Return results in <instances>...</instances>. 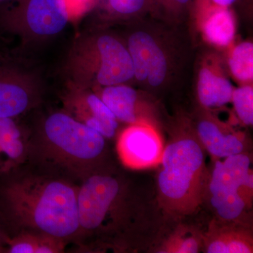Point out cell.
<instances>
[{"label": "cell", "instance_id": "cell-1", "mask_svg": "<svg viewBox=\"0 0 253 253\" xmlns=\"http://www.w3.org/2000/svg\"><path fill=\"white\" fill-rule=\"evenodd\" d=\"M78 209L74 243L90 252L149 253L166 219L155 186L113 163L78 184Z\"/></svg>", "mask_w": 253, "mask_h": 253}, {"label": "cell", "instance_id": "cell-2", "mask_svg": "<svg viewBox=\"0 0 253 253\" xmlns=\"http://www.w3.org/2000/svg\"><path fill=\"white\" fill-rule=\"evenodd\" d=\"M1 174L0 220L8 236L28 233L75 242L79 231L77 183L27 162Z\"/></svg>", "mask_w": 253, "mask_h": 253}, {"label": "cell", "instance_id": "cell-3", "mask_svg": "<svg viewBox=\"0 0 253 253\" xmlns=\"http://www.w3.org/2000/svg\"><path fill=\"white\" fill-rule=\"evenodd\" d=\"M26 162L78 184L113 163L107 139L63 110L45 115L28 134Z\"/></svg>", "mask_w": 253, "mask_h": 253}, {"label": "cell", "instance_id": "cell-4", "mask_svg": "<svg viewBox=\"0 0 253 253\" xmlns=\"http://www.w3.org/2000/svg\"><path fill=\"white\" fill-rule=\"evenodd\" d=\"M158 166L155 191L166 217L178 219L198 213L204 203L209 168L194 128L170 133Z\"/></svg>", "mask_w": 253, "mask_h": 253}, {"label": "cell", "instance_id": "cell-5", "mask_svg": "<svg viewBox=\"0 0 253 253\" xmlns=\"http://www.w3.org/2000/svg\"><path fill=\"white\" fill-rule=\"evenodd\" d=\"M63 69L68 87L78 89L126 84L134 78L127 48L108 34L78 37L68 51Z\"/></svg>", "mask_w": 253, "mask_h": 253}, {"label": "cell", "instance_id": "cell-6", "mask_svg": "<svg viewBox=\"0 0 253 253\" xmlns=\"http://www.w3.org/2000/svg\"><path fill=\"white\" fill-rule=\"evenodd\" d=\"M252 163L251 151L213 161L203 203L212 218L253 224Z\"/></svg>", "mask_w": 253, "mask_h": 253}, {"label": "cell", "instance_id": "cell-7", "mask_svg": "<svg viewBox=\"0 0 253 253\" xmlns=\"http://www.w3.org/2000/svg\"><path fill=\"white\" fill-rule=\"evenodd\" d=\"M71 18L66 0H11L0 8V29L23 42H41L62 33Z\"/></svg>", "mask_w": 253, "mask_h": 253}, {"label": "cell", "instance_id": "cell-8", "mask_svg": "<svg viewBox=\"0 0 253 253\" xmlns=\"http://www.w3.org/2000/svg\"><path fill=\"white\" fill-rule=\"evenodd\" d=\"M41 81L0 54V118H15L41 102Z\"/></svg>", "mask_w": 253, "mask_h": 253}, {"label": "cell", "instance_id": "cell-9", "mask_svg": "<svg viewBox=\"0 0 253 253\" xmlns=\"http://www.w3.org/2000/svg\"><path fill=\"white\" fill-rule=\"evenodd\" d=\"M164 142L154 125H128L118 136L116 150L123 166L131 169L157 167L162 158Z\"/></svg>", "mask_w": 253, "mask_h": 253}, {"label": "cell", "instance_id": "cell-10", "mask_svg": "<svg viewBox=\"0 0 253 253\" xmlns=\"http://www.w3.org/2000/svg\"><path fill=\"white\" fill-rule=\"evenodd\" d=\"M63 104V111L106 139L116 136L119 122L96 92L68 87Z\"/></svg>", "mask_w": 253, "mask_h": 253}, {"label": "cell", "instance_id": "cell-11", "mask_svg": "<svg viewBox=\"0 0 253 253\" xmlns=\"http://www.w3.org/2000/svg\"><path fill=\"white\" fill-rule=\"evenodd\" d=\"M126 48L132 61L134 78L147 81L152 86L161 85L167 75V59L154 38L145 32H136L129 37Z\"/></svg>", "mask_w": 253, "mask_h": 253}, {"label": "cell", "instance_id": "cell-12", "mask_svg": "<svg viewBox=\"0 0 253 253\" xmlns=\"http://www.w3.org/2000/svg\"><path fill=\"white\" fill-rule=\"evenodd\" d=\"M194 129L212 161L250 151V142L244 132L212 117L201 118Z\"/></svg>", "mask_w": 253, "mask_h": 253}, {"label": "cell", "instance_id": "cell-13", "mask_svg": "<svg viewBox=\"0 0 253 253\" xmlns=\"http://www.w3.org/2000/svg\"><path fill=\"white\" fill-rule=\"evenodd\" d=\"M202 253H253V224L211 217L204 229Z\"/></svg>", "mask_w": 253, "mask_h": 253}, {"label": "cell", "instance_id": "cell-14", "mask_svg": "<svg viewBox=\"0 0 253 253\" xmlns=\"http://www.w3.org/2000/svg\"><path fill=\"white\" fill-rule=\"evenodd\" d=\"M191 217L166 218L149 253H202L204 229L190 220Z\"/></svg>", "mask_w": 253, "mask_h": 253}, {"label": "cell", "instance_id": "cell-15", "mask_svg": "<svg viewBox=\"0 0 253 253\" xmlns=\"http://www.w3.org/2000/svg\"><path fill=\"white\" fill-rule=\"evenodd\" d=\"M96 93L118 122L128 125L148 123L156 126L151 106L143 101L137 91L131 86L126 84L104 86Z\"/></svg>", "mask_w": 253, "mask_h": 253}, {"label": "cell", "instance_id": "cell-16", "mask_svg": "<svg viewBox=\"0 0 253 253\" xmlns=\"http://www.w3.org/2000/svg\"><path fill=\"white\" fill-rule=\"evenodd\" d=\"M234 88L229 80L207 67L200 71L198 98L207 109H218L231 102Z\"/></svg>", "mask_w": 253, "mask_h": 253}, {"label": "cell", "instance_id": "cell-17", "mask_svg": "<svg viewBox=\"0 0 253 253\" xmlns=\"http://www.w3.org/2000/svg\"><path fill=\"white\" fill-rule=\"evenodd\" d=\"M0 154L5 158L2 171L27 161L28 136L15 122L14 118H0Z\"/></svg>", "mask_w": 253, "mask_h": 253}, {"label": "cell", "instance_id": "cell-18", "mask_svg": "<svg viewBox=\"0 0 253 253\" xmlns=\"http://www.w3.org/2000/svg\"><path fill=\"white\" fill-rule=\"evenodd\" d=\"M206 39L219 46H229L235 36L234 15L227 7L212 8L203 25Z\"/></svg>", "mask_w": 253, "mask_h": 253}, {"label": "cell", "instance_id": "cell-19", "mask_svg": "<svg viewBox=\"0 0 253 253\" xmlns=\"http://www.w3.org/2000/svg\"><path fill=\"white\" fill-rule=\"evenodd\" d=\"M233 76L241 83H249L253 79V44L244 42L233 49L229 60Z\"/></svg>", "mask_w": 253, "mask_h": 253}, {"label": "cell", "instance_id": "cell-20", "mask_svg": "<svg viewBox=\"0 0 253 253\" xmlns=\"http://www.w3.org/2000/svg\"><path fill=\"white\" fill-rule=\"evenodd\" d=\"M238 118L245 126L253 124V88L245 84L234 89L231 102Z\"/></svg>", "mask_w": 253, "mask_h": 253}, {"label": "cell", "instance_id": "cell-21", "mask_svg": "<svg viewBox=\"0 0 253 253\" xmlns=\"http://www.w3.org/2000/svg\"><path fill=\"white\" fill-rule=\"evenodd\" d=\"M41 234L21 233L5 237V252L9 253H37L39 236Z\"/></svg>", "mask_w": 253, "mask_h": 253}, {"label": "cell", "instance_id": "cell-22", "mask_svg": "<svg viewBox=\"0 0 253 253\" xmlns=\"http://www.w3.org/2000/svg\"><path fill=\"white\" fill-rule=\"evenodd\" d=\"M146 0H95L105 9L118 16H126L139 12L144 7Z\"/></svg>", "mask_w": 253, "mask_h": 253}, {"label": "cell", "instance_id": "cell-23", "mask_svg": "<svg viewBox=\"0 0 253 253\" xmlns=\"http://www.w3.org/2000/svg\"><path fill=\"white\" fill-rule=\"evenodd\" d=\"M95 0H66V3H67L68 9H69L70 13H71V16H72V11L73 9V6L75 4L81 5L83 4L84 6H87V5H91L94 4Z\"/></svg>", "mask_w": 253, "mask_h": 253}, {"label": "cell", "instance_id": "cell-24", "mask_svg": "<svg viewBox=\"0 0 253 253\" xmlns=\"http://www.w3.org/2000/svg\"><path fill=\"white\" fill-rule=\"evenodd\" d=\"M215 7H229L231 4H234L236 0H208Z\"/></svg>", "mask_w": 253, "mask_h": 253}, {"label": "cell", "instance_id": "cell-25", "mask_svg": "<svg viewBox=\"0 0 253 253\" xmlns=\"http://www.w3.org/2000/svg\"><path fill=\"white\" fill-rule=\"evenodd\" d=\"M6 235H7V234L0 227V251L4 249L5 237H6Z\"/></svg>", "mask_w": 253, "mask_h": 253}, {"label": "cell", "instance_id": "cell-26", "mask_svg": "<svg viewBox=\"0 0 253 253\" xmlns=\"http://www.w3.org/2000/svg\"><path fill=\"white\" fill-rule=\"evenodd\" d=\"M174 3L179 5H183L187 4L190 0H172Z\"/></svg>", "mask_w": 253, "mask_h": 253}, {"label": "cell", "instance_id": "cell-27", "mask_svg": "<svg viewBox=\"0 0 253 253\" xmlns=\"http://www.w3.org/2000/svg\"><path fill=\"white\" fill-rule=\"evenodd\" d=\"M11 1V0H0V8L4 6L5 4H8Z\"/></svg>", "mask_w": 253, "mask_h": 253}]
</instances>
